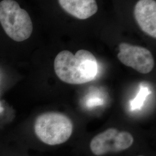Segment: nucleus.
Masks as SVG:
<instances>
[{
	"mask_svg": "<svg viewBox=\"0 0 156 156\" xmlns=\"http://www.w3.org/2000/svg\"><path fill=\"white\" fill-rule=\"evenodd\" d=\"M54 69L56 75L62 82L82 84L94 79L98 73V63L89 50H78L75 55L69 50H62L56 56Z\"/></svg>",
	"mask_w": 156,
	"mask_h": 156,
	"instance_id": "1",
	"label": "nucleus"
},
{
	"mask_svg": "<svg viewBox=\"0 0 156 156\" xmlns=\"http://www.w3.org/2000/svg\"><path fill=\"white\" fill-rule=\"evenodd\" d=\"M73 131L71 120L66 115L55 112L42 113L37 117L34 131L42 142L49 146L65 143Z\"/></svg>",
	"mask_w": 156,
	"mask_h": 156,
	"instance_id": "2",
	"label": "nucleus"
},
{
	"mask_svg": "<svg viewBox=\"0 0 156 156\" xmlns=\"http://www.w3.org/2000/svg\"><path fill=\"white\" fill-rule=\"evenodd\" d=\"M0 23L12 39L22 42L28 39L33 31V25L28 12L14 0L0 2Z\"/></svg>",
	"mask_w": 156,
	"mask_h": 156,
	"instance_id": "3",
	"label": "nucleus"
},
{
	"mask_svg": "<svg viewBox=\"0 0 156 156\" xmlns=\"http://www.w3.org/2000/svg\"><path fill=\"white\" fill-rule=\"evenodd\" d=\"M134 140L133 135L127 131L108 128L95 136L90 142V148L95 156H103L110 152L127 150L133 144Z\"/></svg>",
	"mask_w": 156,
	"mask_h": 156,
	"instance_id": "4",
	"label": "nucleus"
},
{
	"mask_svg": "<svg viewBox=\"0 0 156 156\" xmlns=\"http://www.w3.org/2000/svg\"><path fill=\"white\" fill-rule=\"evenodd\" d=\"M119 49L117 58L126 66L143 74L149 73L153 70L154 66V58L147 49L122 42L119 45Z\"/></svg>",
	"mask_w": 156,
	"mask_h": 156,
	"instance_id": "5",
	"label": "nucleus"
},
{
	"mask_svg": "<svg viewBox=\"0 0 156 156\" xmlns=\"http://www.w3.org/2000/svg\"><path fill=\"white\" fill-rule=\"evenodd\" d=\"M134 14L142 31L156 39V0H138L134 7Z\"/></svg>",
	"mask_w": 156,
	"mask_h": 156,
	"instance_id": "6",
	"label": "nucleus"
},
{
	"mask_svg": "<svg viewBox=\"0 0 156 156\" xmlns=\"http://www.w3.org/2000/svg\"><path fill=\"white\" fill-rule=\"evenodd\" d=\"M59 5L67 13L80 20H86L98 11L96 0H58Z\"/></svg>",
	"mask_w": 156,
	"mask_h": 156,
	"instance_id": "7",
	"label": "nucleus"
},
{
	"mask_svg": "<svg viewBox=\"0 0 156 156\" xmlns=\"http://www.w3.org/2000/svg\"><path fill=\"white\" fill-rule=\"evenodd\" d=\"M140 87L138 94L134 100L130 102V106L132 110L140 109L144 105L147 97L151 94V89L147 82L141 83Z\"/></svg>",
	"mask_w": 156,
	"mask_h": 156,
	"instance_id": "8",
	"label": "nucleus"
},
{
	"mask_svg": "<svg viewBox=\"0 0 156 156\" xmlns=\"http://www.w3.org/2000/svg\"><path fill=\"white\" fill-rule=\"evenodd\" d=\"M4 108L1 105V102H0V113H2V112L4 111Z\"/></svg>",
	"mask_w": 156,
	"mask_h": 156,
	"instance_id": "9",
	"label": "nucleus"
},
{
	"mask_svg": "<svg viewBox=\"0 0 156 156\" xmlns=\"http://www.w3.org/2000/svg\"><path fill=\"white\" fill-rule=\"evenodd\" d=\"M142 156V155H140V156Z\"/></svg>",
	"mask_w": 156,
	"mask_h": 156,
	"instance_id": "10",
	"label": "nucleus"
}]
</instances>
